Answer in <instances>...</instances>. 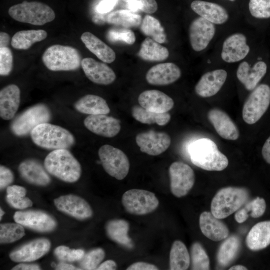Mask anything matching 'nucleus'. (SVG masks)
Masks as SVG:
<instances>
[{"mask_svg":"<svg viewBox=\"0 0 270 270\" xmlns=\"http://www.w3.org/2000/svg\"><path fill=\"white\" fill-rule=\"evenodd\" d=\"M6 199L12 207L17 209H24L32 206V200L25 196L6 194Z\"/></svg>","mask_w":270,"mask_h":270,"instance_id":"obj_48","label":"nucleus"},{"mask_svg":"<svg viewBox=\"0 0 270 270\" xmlns=\"http://www.w3.org/2000/svg\"><path fill=\"white\" fill-rule=\"evenodd\" d=\"M6 194L24 196L26 194V189L18 185L9 186L6 188Z\"/></svg>","mask_w":270,"mask_h":270,"instance_id":"obj_53","label":"nucleus"},{"mask_svg":"<svg viewBox=\"0 0 270 270\" xmlns=\"http://www.w3.org/2000/svg\"><path fill=\"white\" fill-rule=\"evenodd\" d=\"M105 256V252L101 248H96L84 254L79 260V265L82 270H96Z\"/></svg>","mask_w":270,"mask_h":270,"instance_id":"obj_42","label":"nucleus"},{"mask_svg":"<svg viewBox=\"0 0 270 270\" xmlns=\"http://www.w3.org/2000/svg\"><path fill=\"white\" fill-rule=\"evenodd\" d=\"M244 208L252 217L258 218L264 214L266 208V203L263 198L258 196L246 204Z\"/></svg>","mask_w":270,"mask_h":270,"instance_id":"obj_47","label":"nucleus"},{"mask_svg":"<svg viewBox=\"0 0 270 270\" xmlns=\"http://www.w3.org/2000/svg\"><path fill=\"white\" fill-rule=\"evenodd\" d=\"M216 32L214 24L200 16L194 20L189 28V37L192 49L200 52L205 49Z\"/></svg>","mask_w":270,"mask_h":270,"instance_id":"obj_15","label":"nucleus"},{"mask_svg":"<svg viewBox=\"0 0 270 270\" xmlns=\"http://www.w3.org/2000/svg\"><path fill=\"white\" fill-rule=\"evenodd\" d=\"M248 212L244 207L236 211L234 214V218L238 222L242 223L248 219Z\"/></svg>","mask_w":270,"mask_h":270,"instance_id":"obj_55","label":"nucleus"},{"mask_svg":"<svg viewBox=\"0 0 270 270\" xmlns=\"http://www.w3.org/2000/svg\"><path fill=\"white\" fill-rule=\"evenodd\" d=\"M138 55L145 60L160 62L168 57L169 52L160 43L150 38H146L141 44Z\"/></svg>","mask_w":270,"mask_h":270,"instance_id":"obj_33","label":"nucleus"},{"mask_svg":"<svg viewBox=\"0 0 270 270\" xmlns=\"http://www.w3.org/2000/svg\"><path fill=\"white\" fill-rule=\"evenodd\" d=\"M247 268L242 265H236L232 266L229 270H246Z\"/></svg>","mask_w":270,"mask_h":270,"instance_id":"obj_60","label":"nucleus"},{"mask_svg":"<svg viewBox=\"0 0 270 270\" xmlns=\"http://www.w3.org/2000/svg\"><path fill=\"white\" fill-rule=\"evenodd\" d=\"M158 268L155 265L144 262H136L130 265L127 270H158Z\"/></svg>","mask_w":270,"mask_h":270,"instance_id":"obj_52","label":"nucleus"},{"mask_svg":"<svg viewBox=\"0 0 270 270\" xmlns=\"http://www.w3.org/2000/svg\"><path fill=\"white\" fill-rule=\"evenodd\" d=\"M262 156L265 161L270 164V136L265 142L263 145L262 150Z\"/></svg>","mask_w":270,"mask_h":270,"instance_id":"obj_54","label":"nucleus"},{"mask_svg":"<svg viewBox=\"0 0 270 270\" xmlns=\"http://www.w3.org/2000/svg\"><path fill=\"white\" fill-rule=\"evenodd\" d=\"M100 162L104 170L118 180L124 179L130 170V162L124 152L109 144L102 146L98 151Z\"/></svg>","mask_w":270,"mask_h":270,"instance_id":"obj_9","label":"nucleus"},{"mask_svg":"<svg viewBox=\"0 0 270 270\" xmlns=\"http://www.w3.org/2000/svg\"><path fill=\"white\" fill-rule=\"evenodd\" d=\"M13 66V56L8 47L0 48V74L8 76Z\"/></svg>","mask_w":270,"mask_h":270,"instance_id":"obj_46","label":"nucleus"},{"mask_svg":"<svg viewBox=\"0 0 270 270\" xmlns=\"http://www.w3.org/2000/svg\"><path fill=\"white\" fill-rule=\"evenodd\" d=\"M188 151L192 163L203 170L221 171L228 166L226 156L210 138H203L195 141L190 146Z\"/></svg>","mask_w":270,"mask_h":270,"instance_id":"obj_1","label":"nucleus"},{"mask_svg":"<svg viewBox=\"0 0 270 270\" xmlns=\"http://www.w3.org/2000/svg\"><path fill=\"white\" fill-rule=\"evenodd\" d=\"M20 91L16 84H10L0 91V116L4 120L12 119L20 104Z\"/></svg>","mask_w":270,"mask_h":270,"instance_id":"obj_27","label":"nucleus"},{"mask_svg":"<svg viewBox=\"0 0 270 270\" xmlns=\"http://www.w3.org/2000/svg\"><path fill=\"white\" fill-rule=\"evenodd\" d=\"M106 22L109 24L129 28L137 27L140 25L142 20L140 14L126 10H120L111 12L106 15Z\"/></svg>","mask_w":270,"mask_h":270,"instance_id":"obj_38","label":"nucleus"},{"mask_svg":"<svg viewBox=\"0 0 270 270\" xmlns=\"http://www.w3.org/2000/svg\"><path fill=\"white\" fill-rule=\"evenodd\" d=\"M226 78L227 72L222 69L207 72L202 76L196 85L195 92L202 98L212 96L220 91Z\"/></svg>","mask_w":270,"mask_h":270,"instance_id":"obj_22","label":"nucleus"},{"mask_svg":"<svg viewBox=\"0 0 270 270\" xmlns=\"http://www.w3.org/2000/svg\"><path fill=\"white\" fill-rule=\"evenodd\" d=\"M8 12L16 21L36 26L44 25L55 18V13L50 6L38 2L24 1L12 6Z\"/></svg>","mask_w":270,"mask_h":270,"instance_id":"obj_6","label":"nucleus"},{"mask_svg":"<svg viewBox=\"0 0 270 270\" xmlns=\"http://www.w3.org/2000/svg\"><path fill=\"white\" fill-rule=\"evenodd\" d=\"M118 0H102L96 6V12L98 14H106L112 10Z\"/></svg>","mask_w":270,"mask_h":270,"instance_id":"obj_51","label":"nucleus"},{"mask_svg":"<svg viewBox=\"0 0 270 270\" xmlns=\"http://www.w3.org/2000/svg\"><path fill=\"white\" fill-rule=\"evenodd\" d=\"M270 104V87L266 84L256 86L245 102L242 116L248 124L256 122L264 115Z\"/></svg>","mask_w":270,"mask_h":270,"instance_id":"obj_8","label":"nucleus"},{"mask_svg":"<svg viewBox=\"0 0 270 270\" xmlns=\"http://www.w3.org/2000/svg\"><path fill=\"white\" fill-rule=\"evenodd\" d=\"M56 269L58 270H81L74 266L65 262H60L56 266Z\"/></svg>","mask_w":270,"mask_h":270,"instance_id":"obj_59","label":"nucleus"},{"mask_svg":"<svg viewBox=\"0 0 270 270\" xmlns=\"http://www.w3.org/2000/svg\"><path fill=\"white\" fill-rule=\"evenodd\" d=\"M54 204L58 210L76 219L86 220L92 216L93 212L89 204L78 196H62L54 200Z\"/></svg>","mask_w":270,"mask_h":270,"instance_id":"obj_14","label":"nucleus"},{"mask_svg":"<svg viewBox=\"0 0 270 270\" xmlns=\"http://www.w3.org/2000/svg\"><path fill=\"white\" fill-rule=\"evenodd\" d=\"M81 65L86 76L95 84L108 85L116 78L114 72L110 67L92 58H83Z\"/></svg>","mask_w":270,"mask_h":270,"instance_id":"obj_18","label":"nucleus"},{"mask_svg":"<svg viewBox=\"0 0 270 270\" xmlns=\"http://www.w3.org/2000/svg\"><path fill=\"white\" fill-rule=\"evenodd\" d=\"M168 172L172 193L178 198L186 195L195 182V175L192 168L184 162H175L170 164Z\"/></svg>","mask_w":270,"mask_h":270,"instance_id":"obj_11","label":"nucleus"},{"mask_svg":"<svg viewBox=\"0 0 270 270\" xmlns=\"http://www.w3.org/2000/svg\"><path fill=\"white\" fill-rule=\"evenodd\" d=\"M247 246L252 250L265 248L270 244V220L257 223L250 229L246 239Z\"/></svg>","mask_w":270,"mask_h":270,"instance_id":"obj_29","label":"nucleus"},{"mask_svg":"<svg viewBox=\"0 0 270 270\" xmlns=\"http://www.w3.org/2000/svg\"><path fill=\"white\" fill-rule=\"evenodd\" d=\"M14 180V176L12 170L8 168L0 165V190L7 188Z\"/></svg>","mask_w":270,"mask_h":270,"instance_id":"obj_49","label":"nucleus"},{"mask_svg":"<svg viewBox=\"0 0 270 270\" xmlns=\"http://www.w3.org/2000/svg\"><path fill=\"white\" fill-rule=\"evenodd\" d=\"M190 256L185 244L180 240H175L170 250V270H187L190 266Z\"/></svg>","mask_w":270,"mask_h":270,"instance_id":"obj_35","label":"nucleus"},{"mask_svg":"<svg viewBox=\"0 0 270 270\" xmlns=\"http://www.w3.org/2000/svg\"><path fill=\"white\" fill-rule=\"evenodd\" d=\"M42 60L45 66L52 71L74 70L79 68L82 62L76 49L60 44L48 48L42 54Z\"/></svg>","mask_w":270,"mask_h":270,"instance_id":"obj_5","label":"nucleus"},{"mask_svg":"<svg viewBox=\"0 0 270 270\" xmlns=\"http://www.w3.org/2000/svg\"><path fill=\"white\" fill-rule=\"evenodd\" d=\"M190 7L200 16L214 24H222L228 18L226 10L215 3L196 0L192 2Z\"/></svg>","mask_w":270,"mask_h":270,"instance_id":"obj_28","label":"nucleus"},{"mask_svg":"<svg viewBox=\"0 0 270 270\" xmlns=\"http://www.w3.org/2000/svg\"><path fill=\"white\" fill-rule=\"evenodd\" d=\"M126 2L134 1L140 6V10L148 14H152L158 10V4L156 0H122Z\"/></svg>","mask_w":270,"mask_h":270,"instance_id":"obj_50","label":"nucleus"},{"mask_svg":"<svg viewBox=\"0 0 270 270\" xmlns=\"http://www.w3.org/2000/svg\"><path fill=\"white\" fill-rule=\"evenodd\" d=\"M192 269L207 270L210 269L209 258L202 246L199 242L194 243L190 248Z\"/></svg>","mask_w":270,"mask_h":270,"instance_id":"obj_41","label":"nucleus"},{"mask_svg":"<svg viewBox=\"0 0 270 270\" xmlns=\"http://www.w3.org/2000/svg\"><path fill=\"white\" fill-rule=\"evenodd\" d=\"M74 108L78 112L90 115L108 114L110 108L104 99L94 94H86L78 100Z\"/></svg>","mask_w":270,"mask_h":270,"instance_id":"obj_31","label":"nucleus"},{"mask_svg":"<svg viewBox=\"0 0 270 270\" xmlns=\"http://www.w3.org/2000/svg\"><path fill=\"white\" fill-rule=\"evenodd\" d=\"M181 76L180 68L172 62L161 63L152 67L146 72L148 82L155 86H166L176 81Z\"/></svg>","mask_w":270,"mask_h":270,"instance_id":"obj_20","label":"nucleus"},{"mask_svg":"<svg viewBox=\"0 0 270 270\" xmlns=\"http://www.w3.org/2000/svg\"><path fill=\"white\" fill-rule=\"evenodd\" d=\"M220 220L209 212H202L200 216L199 224L202 233L214 242L225 240L228 236V228Z\"/></svg>","mask_w":270,"mask_h":270,"instance_id":"obj_24","label":"nucleus"},{"mask_svg":"<svg viewBox=\"0 0 270 270\" xmlns=\"http://www.w3.org/2000/svg\"><path fill=\"white\" fill-rule=\"evenodd\" d=\"M54 254L60 260L72 262L79 261L85 254L82 249H71L64 246H60L55 248Z\"/></svg>","mask_w":270,"mask_h":270,"instance_id":"obj_43","label":"nucleus"},{"mask_svg":"<svg viewBox=\"0 0 270 270\" xmlns=\"http://www.w3.org/2000/svg\"><path fill=\"white\" fill-rule=\"evenodd\" d=\"M84 124L91 132L106 138L116 136L121 128L118 120L104 114L89 115L84 119Z\"/></svg>","mask_w":270,"mask_h":270,"instance_id":"obj_17","label":"nucleus"},{"mask_svg":"<svg viewBox=\"0 0 270 270\" xmlns=\"http://www.w3.org/2000/svg\"><path fill=\"white\" fill-rule=\"evenodd\" d=\"M250 50L245 36L240 33L234 34L224 40L221 56L226 62H237L244 59L248 54Z\"/></svg>","mask_w":270,"mask_h":270,"instance_id":"obj_19","label":"nucleus"},{"mask_svg":"<svg viewBox=\"0 0 270 270\" xmlns=\"http://www.w3.org/2000/svg\"><path fill=\"white\" fill-rule=\"evenodd\" d=\"M140 106L156 112H166L174 106L173 100L164 92L156 90H146L138 97Z\"/></svg>","mask_w":270,"mask_h":270,"instance_id":"obj_23","label":"nucleus"},{"mask_svg":"<svg viewBox=\"0 0 270 270\" xmlns=\"http://www.w3.org/2000/svg\"><path fill=\"white\" fill-rule=\"evenodd\" d=\"M240 240L237 236L226 238L220 245L217 254V260L221 266H226L234 259L240 250Z\"/></svg>","mask_w":270,"mask_h":270,"instance_id":"obj_37","label":"nucleus"},{"mask_svg":"<svg viewBox=\"0 0 270 270\" xmlns=\"http://www.w3.org/2000/svg\"><path fill=\"white\" fill-rule=\"evenodd\" d=\"M267 66L262 61L256 62L252 68L246 62H242L236 71L238 80L248 90H252L266 72Z\"/></svg>","mask_w":270,"mask_h":270,"instance_id":"obj_25","label":"nucleus"},{"mask_svg":"<svg viewBox=\"0 0 270 270\" xmlns=\"http://www.w3.org/2000/svg\"><path fill=\"white\" fill-rule=\"evenodd\" d=\"M14 219L23 226L40 232H52L57 226L56 221L52 216L39 210L16 212Z\"/></svg>","mask_w":270,"mask_h":270,"instance_id":"obj_12","label":"nucleus"},{"mask_svg":"<svg viewBox=\"0 0 270 270\" xmlns=\"http://www.w3.org/2000/svg\"><path fill=\"white\" fill-rule=\"evenodd\" d=\"M228 0L232 2V1H234V0Z\"/></svg>","mask_w":270,"mask_h":270,"instance_id":"obj_62","label":"nucleus"},{"mask_svg":"<svg viewBox=\"0 0 270 270\" xmlns=\"http://www.w3.org/2000/svg\"><path fill=\"white\" fill-rule=\"evenodd\" d=\"M25 234L24 228L18 223H6L0 225V244H9L22 238Z\"/></svg>","mask_w":270,"mask_h":270,"instance_id":"obj_40","label":"nucleus"},{"mask_svg":"<svg viewBox=\"0 0 270 270\" xmlns=\"http://www.w3.org/2000/svg\"><path fill=\"white\" fill-rule=\"evenodd\" d=\"M4 212L2 210V208H0V220H2V218L4 214Z\"/></svg>","mask_w":270,"mask_h":270,"instance_id":"obj_61","label":"nucleus"},{"mask_svg":"<svg viewBox=\"0 0 270 270\" xmlns=\"http://www.w3.org/2000/svg\"><path fill=\"white\" fill-rule=\"evenodd\" d=\"M10 42L9 35L4 32H0V48L8 47Z\"/></svg>","mask_w":270,"mask_h":270,"instance_id":"obj_58","label":"nucleus"},{"mask_svg":"<svg viewBox=\"0 0 270 270\" xmlns=\"http://www.w3.org/2000/svg\"><path fill=\"white\" fill-rule=\"evenodd\" d=\"M248 7L250 14L256 18H270V0H250Z\"/></svg>","mask_w":270,"mask_h":270,"instance_id":"obj_44","label":"nucleus"},{"mask_svg":"<svg viewBox=\"0 0 270 270\" xmlns=\"http://www.w3.org/2000/svg\"><path fill=\"white\" fill-rule=\"evenodd\" d=\"M45 169L34 159L24 160L18 166L19 172L26 181L40 186H46L50 182V178Z\"/></svg>","mask_w":270,"mask_h":270,"instance_id":"obj_26","label":"nucleus"},{"mask_svg":"<svg viewBox=\"0 0 270 270\" xmlns=\"http://www.w3.org/2000/svg\"><path fill=\"white\" fill-rule=\"evenodd\" d=\"M248 198V192L244 188L230 186L221 188L212 200L211 212L219 219L224 218L238 210Z\"/></svg>","mask_w":270,"mask_h":270,"instance_id":"obj_4","label":"nucleus"},{"mask_svg":"<svg viewBox=\"0 0 270 270\" xmlns=\"http://www.w3.org/2000/svg\"><path fill=\"white\" fill-rule=\"evenodd\" d=\"M50 246V242L48 239L37 238L14 250L10 254L9 256L15 262H32L47 254Z\"/></svg>","mask_w":270,"mask_h":270,"instance_id":"obj_16","label":"nucleus"},{"mask_svg":"<svg viewBox=\"0 0 270 270\" xmlns=\"http://www.w3.org/2000/svg\"><path fill=\"white\" fill-rule=\"evenodd\" d=\"M132 114L137 121L144 124H154L164 126L170 120L169 113L156 112L148 110L140 106H134L132 109Z\"/></svg>","mask_w":270,"mask_h":270,"instance_id":"obj_36","label":"nucleus"},{"mask_svg":"<svg viewBox=\"0 0 270 270\" xmlns=\"http://www.w3.org/2000/svg\"><path fill=\"white\" fill-rule=\"evenodd\" d=\"M30 135L36 145L48 150L68 149L75 142L74 136L68 130L48 122L36 126Z\"/></svg>","mask_w":270,"mask_h":270,"instance_id":"obj_3","label":"nucleus"},{"mask_svg":"<svg viewBox=\"0 0 270 270\" xmlns=\"http://www.w3.org/2000/svg\"><path fill=\"white\" fill-rule=\"evenodd\" d=\"M116 264L115 262L112 260H108L100 264L96 270H116Z\"/></svg>","mask_w":270,"mask_h":270,"instance_id":"obj_57","label":"nucleus"},{"mask_svg":"<svg viewBox=\"0 0 270 270\" xmlns=\"http://www.w3.org/2000/svg\"><path fill=\"white\" fill-rule=\"evenodd\" d=\"M107 36L111 42L120 41L128 44H133L136 40L134 32L126 28L110 30L108 31Z\"/></svg>","mask_w":270,"mask_h":270,"instance_id":"obj_45","label":"nucleus"},{"mask_svg":"<svg viewBox=\"0 0 270 270\" xmlns=\"http://www.w3.org/2000/svg\"><path fill=\"white\" fill-rule=\"evenodd\" d=\"M209 121L222 138L234 140L239 137L238 129L230 116L224 111L214 108L208 113Z\"/></svg>","mask_w":270,"mask_h":270,"instance_id":"obj_21","label":"nucleus"},{"mask_svg":"<svg viewBox=\"0 0 270 270\" xmlns=\"http://www.w3.org/2000/svg\"><path fill=\"white\" fill-rule=\"evenodd\" d=\"M51 116L50 111L46 105L37 104L18 116L12 122L10 129L15 135L24 136L38 125L48 122Z\"/></svg>","mask_w":270,"mask_h":270,"instance_id":"obj_7","label":"nucleus"},{"mask_svg":"<svg viewBox=\"0 0 270 270\" xmlns=\"http://www.w3.org/2000/svg\"><path fill=\"white\" fill-rule=\"evenodd\" d=\"M81 40L86 48L102 61L112 63L115 60L116 54L114 50L92 33L84 32Z\"/></svg>","mask_w":270,"mask_h":270,"instance_id":"obj_30","label":"nucleus"},{"mask_svg":"<svg viewBox=\"0 0 270 270\" xmlns=\"http://www.w3.org/2000/svg\"><path fill=\"white\" fill-rule=\"evenodd\" d=\"M44 166L49 174L66 182H76L81 176L80 162L67 149L50 152L44 159Z\"/></svg>","mask_w":270,"mask_h":270,"instance_id":"obj_2","label":"nucleus"},{"mask_svg":"<svg viewBox=\"0 0 270 270\" xmlns=\"http://www.w3.org/2000/svg\"><path fill=\"white\" fill-rule=\"evenodd\" d=\"M47 32L43 30H30L18 31L12 36V46L18 50H27L34 44L44 40Z\"/></svg>","mask_w":270,"mask_h":270,"instance_id":"obj_34","label":"nucleus"},{"mask_svg":"<svg viewBox=\"0 0 270 270\" xmlns=\"http://www.w3.org/2000/svg\"><path fill=\"white\" fill-rule=\"evenodd\" d=\"M122 202L128 213L136 215L150 213L159 204L153 192L140 189H131L126 192L122 196Z\"/></svg>","mask_w":270,"mask_h":270,"instance_id":"obj_10","label":"nucleus"},{"mask_svg":"<svg viewBox=\"0 0 270 270\" xmlns=\"http://www.w3.org/2000/svg\"><path fill=\"white\" fill-rule=\"evenodd\" d=\"M129 227V224L124 220H113L107 222L106 230L112 240L130 248L132 246V243L128 234Z\"/></svg>","mask_w":270,"mask_h":270,"instance_id":"obj_32","label":"nucleus"},{"mask_svg":"<svg viewBox=\"0 0 270 270\" xmlns=\"http://www.w3.org/2000/svg\"><path fill=\"white\" fill-rule=\"evenodd\" d=\"M140 30L146 36H150L156 42H165L166 35L160 21L155 18L146 15L140 24Z\"/></svg>","mask_w":270,"mask_h":270,"instance_id":"obj_39","label":"nucleus"},{"mask_svg":"<svg viewBox=\"0 0 270 270\" xmlns=\"http://www.w3.org/2000/svg\"><path fill=\"white\" fill-rule=\"evenodd\" d=\"M136 142L142 152L155 156L164 152L169 148L171 139L165 132L150 130L138 134Z\"/></svg>","mask_w":270,"mask_h":270,"instance_id":"obj_13","label":"nucleus"},{"mask_svg":"<svg viewBox=\"0 0 270 270\" xmlns=\"http://www.w3.org/2000/svg\"><path fill=\"white\" fill-rule=\"evenodd\" d=\"M12 270H38L40 266L36 264H20L14 266Z\"/></svg>","mask_w":270,"mask_h":270,"instance_id":"obj_56","label":"nucleus"}]
</instances>
